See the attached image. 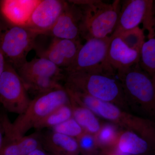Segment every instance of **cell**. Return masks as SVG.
I'll return each instance as SVG.
<instances>
[{"mask_svg":"<svg viewBox=\"0 0 155 155\" xmlns=\"http://www.w3.org/2000/svg\"><path fill=\"white\" fill-rule=\"evenodd\" d=\"M64 88L82 93L112 103L124 110L128 108L123 89L115 74L75 72L65 73Z\"/></svg>","mask_w":155,"mask_h":155,"instance_id":"1","label":"cell"},{"mask_svg":"<svg viewBox=\"0 0 155 155\" xmlns=\"http://www.w3.org/2000/svg\"><path fill=\"white\" fill-rule=\"evenodd\" d=\"M67 91L75 103L88 108L94 114L126 128L127 130L137 134L148 142L155 141L154 125L150 120L134 116L114 104L85 94Z\"/></svg>","mask_w":155,"mask_h":155,"instance_id":"2","label":"cell"},{"mask_svg":"<svg viewBox=\"0 0 155 155\" xmlns=\"http://www.w3.org/2000/svg\"><path fill=\"white\" fill-rule=\"evenodd\" d=\"M22 81L27 91H30L36 96L63 87L59 83V81L49 77H34Z\"/></svg>","mask_w":155,"mask_h":155,"instance_id":"22","label":"cell"},{"mask_svg":"<svg viewBox=\"0 0 155 155\" xmlns=\"http://www.w3.org/2000/svg\"><path fill=\"white\" fill-rule=\"evenodd\" d=\"M120 134L115 126L107 124L94 135L97 145L110 147L116 146Z\"/></svg>","mask_w":155,"mask_h":155,"instance_id":"24","label":"cell"},{"mask_svg":"<svg viewBox=\"0 0 155 155\" xmlns=\"http://www.w3.org/2000/svg\"></svg>","mask_w":155,"mask_h":155,"instance_id":"30","label":"cell"},{"mask_svg":"<svg viewBox=\"0 0 155 155\" xmlns=\"http://www.w3.org/2000/svg\"><path fill=\"white\" fill-rule=\"evenodd\" d=\"M69 99L72 117L85 132L93 135L96 134L101 126L94 114L88 108L75 103L70 97Z\"/></svg>","mask_w":155,"mask_h":155,"instance_id":"19","label":"cell"},{"mask_svg":"<svg viewBox=\"0 0 155 155\" xmlns=\"http://www.w3.org/2000/svg\"><path fill=\"white\" fill-rule=\"evenodd\" d=\"M4 141L0 155H27L39 148L40 139L34 134L17 136L3 128Z\"/></svg>","mask_w":155,"mask_h":155,"instance_id":"16","label":"cell"},{"mask_svg":"<svg viewBox=\"0 0 155 155\" xmlns=\"http://www.w3.org/2000/svg\"><path fill=\"white\" fill-rule=\"evenodd\" d=\"M70 103L68 93L64 86L61 88L38 95L31 100L24 113L19 115L13 123L8 117L4 124L14 135L24 136L39 121L48 114L64 105Z\"/></svg>","mask_w":155,"mask_h":155,"instance_id":"4","label":"cell"},{"mask_svg":"<svg viewBox=\"0 0 155 155\" xmlns=\"http://www.w3.org/2000/svg\"><path fill=\"white\" fill-rule=\"evenodd\" d=\"M42 141L47 148L54 152L75 155L79 149L75 138L54 131L44 137Z\"/></svg>","mask_w":155,"mask_h":155,"instance_id":"17","label":"cell"},{"mask_svg":"<svg viewBox=\"0 0 155 155\" xmlns=\"http://www.w3.org/2000/svg\"><path fill=\"white\" fill-rule=\"evenodd\" d=\"M23 79L37 77H49L59 81L64 79V70L47 59L39 57L27 61L17 70Z\"/></svg>","mask_w":155,"mask_h":155,"instance_id":"15","label":"cell"},{"mask_svg":"<svg viewBox=\"0 0 155 155\" xmlns=\"http://www.w3.org/2000/svg\"><path fill=\"white\" fill-rule=\"evenodd\" d=\"M80 6L82 11L81 38H102L112 34L116 28L121 2L116 0L107 4L100 0L69 1Z\"/></svg>","mask_w":155,"mask_h":155,"instance_id":"3","label":"cell"},{"mask_svg":"<svg viewBox=\"0 0 155 155\" xmlns=\"http://www.w3.org/2000/svg\"><path fill=\"white\" fill-rule=\"evenodd\" d=\"M6 61L5 56L0 48V76L4 72L5 67Z\"/></svg>","mask_w":155,"mask_h":155,"instance_id":"27","label":"cell"},{"mask_svg":"<svg viewBox=\"0 0 155 155\" xmlns=\"http://www.w3.org/2000/svg\"><path fill=\"white\" fill-rule=\"evenodd\" d=\"M116 73L128 107L153 116L155 110V79L142 69L139 63Z\"/></svg>","mask_w":155,"mask_h":155,"instance_id":"5","label":"cell"},{"mask_svg":"<svg viewBox=\"0 0 155 155\" xmlns=\"http://www.w3.org/2000/svg\"><path fill=\"white\" fill-rule=\"evenodd\" d=\"M148 142L137 134L126 130L121 134L116 146L120 153L127 154L143 153L148 148Z\"/></svg>","mask_w":155,"mask_h":155,"instance_id":"18","label":"cell"},{"mask_svg":"<svg viewBox=\"0 0 155 155\" xmlns=\"http://www.w3.org/2000/svg\"><path fill=\"white\" fill-rule=\"evenodd\" d=\"M111 40V36L87 40L80 48L72 65L64 69L65 73L84 72L116 74L109 66L107 58Z\"/></svg>","mask_w":155,"mask_h":155,"instance_id":"7","label":"cell"},{"mask_svg":"<svg viewBox=\"0 0 155 155\" xmlns=\"http://www.w3.org/2000/svg\"><path fill=\"white\" fill-rule=\"evenodd\" d=\"M11 25L6 28L0 26V48L6 62L17 70L27 62V54L35 48L39 35L25 26Z\"/></svg>","mask_w":155,"mask_h":155,"instance_id":"6","label":"cell"},{"mask_svg":"<svg viewBox=\"0 0 155 155\" xmlns=\"http://www.w3.org/2000/svg\"><path fill=\"white\" fill-rule=\"evenodd\" d=\"M72 117V108L70 103L64 105L51 112L35 125L36 129L53 127L67 121Z\"/></svg>","mask_w":155,"mask_h":155,"instance_id":"20","label":"cell"},{"mask_svg":"<svg viewBox=\"0 0 155 155\" xmlns=\"http://www.w3.org/2000/svg\"><path fill=\"white\" fill-rule=\"evenodd\" d=\"M38 0H4L0 1V12L10 25L25 26Z\"/></svg>","mask_w":155,"mask_h":155,"instance_id":"14","label":"cell"},{"mask_svg":"<svg viewBox=\"0 0 155 155\" xmlns=\"http://www.w3.org/2000/svg\"><path fill=\"white\" fill-rule=\"evenodd\" d=\"M108 155H118L117 154H111Z\"/></svg>","mask_w":155,"mask_h":155,"instance_id":"29","label":"cell"},{"mask_svg":"<svg viewBox=\"0 0 155 155\" xmlns=\"http://www.w3.org/2000/svg\"><path fill=\"white\" fill-rule=\"evenodd\" d=\"M67 4V1L61 0L40 1L25 27L43 35L55 23Z\"/></svg>","mask_w":155,"mask_h":155,"instance_id":"11","label":"cell"},{"mask_svg":"<svg viewBox=\"0 0 155 155\" xmlns=\"http://www.w3.org/2000/svg\"><path fill=\"white\" fill-rule=\"evenodd\" d=\"M115 36L119 37L128 48L139 52L144 43L145 38L144 29L139 26L122 31Z\"/></svg>","mask_w":155,"mask_h":155,"instance_id":"23","label":"cell"},{"mask_svg":"<svg viewBox=\"0 0 155 155\" xmlns=\"http://www.w3.org/2000/svg\"><path fill=\"white\" fill-rule=\"evenodd\" d=\"M82 45L81 41L53 38L45 49L36 50L39 57L47 59L64 70L72 65Z\"/></svg>","mask_w":155,"mask_h":155,"instance_id":"12","label":"cell"},{"mask_svg":"<svg viewBox=\"0 0 155 155\" xmlns=\"http://www.w3.org/2000/svg\"><path fill=\"white\" fill-rule=\"evenodd\" d=\"M27 155H47L42 150L38 148L36 149V150H34L33 151L29 153Z\"/></svg>","mask_w":155,"mask_h":155,"instance_id":"28","label":"cell"},{"mask_svg":"<svg viewBox=\"0 0 155 155\" xmlns=\"http://www.w3.org/2000/svg\"><path fill=\"white\" fill-rule=\"evenodd\" d=\"M82 11L80 6L67 1V4L55 23L44 34L55 38L81 41Z\"/></svg>","mask_w":155,"mask_h":155,"instance_id":"10","label":"cell"},{"mask_svg":"<svg viewBox=\"0 0 155 155\" xmlns=\"http://www.w3.org/2000/svg\"><path fill=\"white\" fill-rule=\"evenodd\" d=\"M153 0H127L121 4L119 19L112 35L143 25L148 31V38L155 36V18Z\"/></svg>","mask_w":155,"mask_h":155,"instance_id":"8","label":"cell"},{"mask_svg":"<svg viewBox=\"0 0 155 155\" xmlns=\"http://www.w3.org/2000/svg\"><path fill=\"white\" fill-rule=\"evenodd\" d=\"M140 50L139 65L153 79L155 78V38H148Z\"/></svg>","mask_w":155,"mask_h":155,"instance_id":"21","label":"cell"},{"mask_svg":"<svg viewBox=\"0 0 155 155\" xmlns=\"http://www.w3.org/2000/svg\"><path fill=\"white\" fill-rule=\"evenodd\" d=\"M27 91L17 70L6 62L0 76V104L8 112L20 115L31 101Z\"/></svg>","mask_w":155,"mask_h":155,"instance_id":"9","label":"cell"},{"mask_svg":"<svg viewBox=\"0 0 155 155\" xmlns=\"http://www.w3.org/2000/svg\"><path fill=\"white\" fill-rule=\"evenodd\" d=\"M110 36L107 58L109 66L114 72L123 71L138 64L140 52L128 48L119 37Z\"/></svg>","mask_w":155,"mask_h":155,"instance_id":"13","label":"cell"},{"mask_svg":"<svg viewBox=\"0 0 155 155\" xmlns=\"http://www.w3.org/2000/svg\"><path fill=\"white\" fill-rule=\"evenodd\" d=\"M76 140L79 148L85 151L92 150L97 145L94 135L85 131Z\"/></svg>","mask_w":155,"mask_h":155,"instance_id":"26","label":"cell"},{"mask_svg":"<svg viewBox=\"0 0 155 155\" xmlns=\"http://www.w3.org/2000/svg\"><path fill=\"white\" fill-rule=\"evenodd\" d=\"M52 128L54 132L64 134L75 139L84 131L72 117Z\"/></svg>","mask_w":155,"mask_h":155,"instance_id":"25","label":"cell"}]
</instances>
